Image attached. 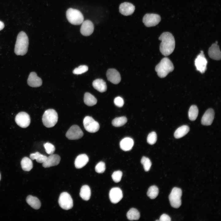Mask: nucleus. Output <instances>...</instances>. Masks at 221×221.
Instances as JSON below:
<instances>
[{
	"label": "nucleus",
	"mask_w": 221,
	"mask_h": 221,
	"mask_svg": "<svg viewBox=\"0 0 221 221\" xmlns=\"http://www.w3.org/2000/svg\"><path fill=\"white\" fill-rule=\"evenodd\" d=\"M161 42L160 45V50L161 54L165 56L171 54L173 51L175 45L174 38L169 32L162 33L159 37Z\"/></svg>",
	"instance_id": "nucleus-1"
},
{
	"label": "nucleus",
	"mask_w": 221,
	"mask_h": 221,
	"mask_svg": "<svg viewBox=\"0 0 221 221\" xmlns=\"http://www.w3.org/2000/svg\"><path fill=\"white\" fill-rule=\"evenodd\" d=\"M29 39L25 33L20 32L18 34L15 46L14 52L17 55L23 56L27 52Z\"/></svg>",
	"instance_id": "nucleus-2"
},
{
	"label": "nucleus",
	"mask_w": 221,
	"mask_h": 221,
	"mask_svg": "<svg viewBox=\"0 0 221 221\" xmlns=\"http://www.w3.org/2000/svg\"><path fill=\"white\" fill-rule=\"evenodd\" d=\"M174 69L173 63L169 58L166 57L162 59L155 68V71L158 76L161 78L165 77Z\"/></svg>",
	"instance_id": "nucleus-3"
},
{
	"label": "nucleus",
	"mask_w": 221,
	"mask_h": 221,
	"mask_svg": "<svg viewBox=\"0 0 221 221\" xmlns=\"http://www.w3.org/2000/svg\"><path fill=\"white\" fill-rule=\"evenodd\" d=\"M58 120L57 113L54 109H52L46 110L42 117L43 124L47 128L54 126L57 123Z\"/></svg>",
	"instance_id": "nucleus-4"
},
{
	"label": "nucleus",
	"mask_w": 221,
	"mask_h": 221,
	"mask_svg": "<svg viewBox=\"0 0 221 221\" xmlns=\"http://www.w3.org/2000/svg\"><path fill=\"white\" fill-rule=\"evenodd\" d=\"M66 17L68 21L71 24L78 25L83 21V16L79 10L70 8L66 12Z\"/></svg>",
	"instance_id": "nucleus-5"
},
{
	"label": "nucleus",
	"mask_w": 221,
	"mask_h": 221,
	"mask_svg": "<svg viewBox=\"0 0 221 221\" xmlns=\"http://www.w3.org/2000/svg\"><path fill=\"white\" fill-rule=\"evenodd\" d=\"M182 195V191L180 188L177 187L173 188L169 196V200L172 207L178 208L181 206Z\"/></svg>",
	"instance_id": "nucleus-6"
},
{
	"label": "nucleus",
	"mask_w": 221,
	"mask_h": 221,
	"mask_svg": "<svg viewBox=\"0 0 221 221\" xmlns=\"http://www.w3.org/2000/svg\"><path fill=\"white\" fill-rule=\"evenodd\" d=\"M58 203L63 209L68 210L73 206V201L70 195L67 192L62 193L59 196Z\"/></svg>",
	"instance_id": "nucleus-7"
},
{
	"label": "nucleus",
	"mask_w": 221,
	"mask_h": 221,
	"mask_svg": "<svg viewBox=\"0 0 221 221\" xmlns=\"http://www.w3.org/2000/svg\"><path fill=\"white\" fill-rule=\"evenodd\" d=\"M83 123L85 129L89 132L95 133L99 129L100 126L99 123L91 117H85L83 120Z\"/></svg>",
	"instance_id": "nucleus-8"
},
{
	"label": "nucleus",
	"mask_w": 221,
	"mask_h": 221,
	"mask_svg": "<svg viewBox=\"0 0 221 221\" xmlns=\"http://www.w3.org/2000/svg\"><path fill=\"white\" fill-rule=\"evenodd\" d=\"M161 21L160 16L157 14H147L143 17V22L145 26L150 27L155 26Z\"/></svg>",
	"instance_id": "nucleus-9"
},
{
	"label": "nucleus",
	"mask_w": 221,
	"mask_h": 221,
	"mask_svg": "<svg viewBox=\"0 0 221 221\" xmlns=\"http://www.w3.org/2000/svg\"><path fill=\"white\" fill-rule=\"evenodd\" d=\"M83 133L80 128L77 125L72 126L66 134V137L69 140H74L81 138Z\"/></svg>",
	"instance_id": "nucleus-10"
},
{
	"label": "nucleus",
	"mask_w": 221,
	"mask_h": 221,
	"mask_svg": "<svg viewBox=\"0 0 221 221\" xmlns=\"http://www.w3.org/2000/svg\"><path fill=\"white\" fill-rule=\"evenodd\" d=\"M15 119L17 124L23 128L27 127L29 125L30 122L29 115L25 112L19 113L16 115Z\"/></svg>",
	"instance_id": "nucleus-11"
},
{
	"label": "nucleus",
	"mask_w": 221,
	"mask_h": 221,
	"mask_svg": "<svg viewBox=\"0 0 221 221\" xmlns=\"http://www.w3.org/2000/svg\"><path fill=\"white\" fill-rule=\"evenodd\" d=\"M207 63L203 52L201 51V53L197 56L195 60V64L197 70L201 73H204L207 69Z\"/></svg>",
	"instance_id": "nucleus-12"
},
{
	"label": "nucleus",
	"mask_w": 221,
	"mask_h": 221,
	"mask_svg": "<svg viewBox=\"0 0 221 221\" xmlns=\"http://www.w3.org/2000/svg\"><path fill=\"white\" fill-rule=\"evenodd\" d=\"M80 30L81 34L86 36L91 35L94 30L93 23L91 21L87 20L83 21Z\"/></svg>",
	"instance_id": "nucleus-13"
},
{
	"label": "nucleus",
	"mask_w": 221,
	"mask_h": 221,
	"mask_svg": "<svg viewBox=\"0 0 221 221\" xmlns=\"http://www.w3.org/2000/svg\"><path fill=\"white\" fill-rule=\"evenodd\" d=\"M109 196L110 201L113 204H116L122 198V191L119 188H113L110 191Z\"/></svg>",
	"instance_id": "nucleus-14"
},
{
	"label": "nucleus",
	"mask_w": 221,
	"mask_h": 221,
	"mask_svg": "<svg viewBox=\"0 0 221 221\" xmlns=\"http://www.w3.org/2000/svg\"><path fill=\"white\" fill-rule=\"evenodd\" d=\"M107 80L114 84H118L121 81V77L119 73L115 69H108L106 72Z\"/></svg>",
	"instance_id": "nucleus-15"
},
{
	"label": "nucleus",
	"mask_w": 221,
	"mask_h": 221,
	"mask_svg": "<svg viewBox=\"0 0 221 221\" xmlns=\"http://www.w3.org/2000/svg\"><path fill=\"white\" fill-rule=\"evenodd\" d=\"M60 160V157L56 154H52L47 158L45 161L42 163V165L44 168H48L57 165Z\"/></svg>",
	"instance_id": "nucleus-16"
},
{
	"label": "nucleus",
	"mask_w": 221,
	"mask_h": 221,
	"mask_svg": "<svg viewBox=\"0 0 221 221\" xmlns=\"http://www.w3.org/2000/svg\"><path fill=\"white\" fill-rule=\"evenodd\" d=\"M135 9V6L132 3L128 2H124L121 3L119 6L120 13L125 16L132 14Z\"/></svg>",
	"instance_id": "nucleus-17"
},
{
	"label": "nucleus",
	"mask_w": 221,
	"mask_h": 221,
	"mask_svg": "<svg viewBox=\"0 0 221 221\" xmlns=\"http://www.w3.org/2000/svg\"><path fill=\"white\" fill-rule=\"evenodd\" d=\"M27 81L28 85L32 87H39L42 84V79L34 72L30 73Z\"/></svg>",
	"instance_id": "nucleus-18"
},
{
	"label": "nucleus",
	"mask_w": 221,
	"mask_h": 221,
	"mask_svg": "<svg viewBox=\"0 0 221 221\" xmlns=\"http://www.w3.org/2000/svg\"><path fill=\"white\" fill-rule=\"evenodd\" d=\"M208 53L209 57L213 60H218L221 59V51L217 44L211 45L209 48Z\"/></svg>",
	"instance_id": "nucleus-19"
},
{
	"label": "nucleus",
	"mask_w": 221,
	"mask_h": 221,
	"mask_svg": "<svg viewBox=\"0 0 221 221\" xmlns=\"http://www.w3.org/2000/svg\"><path fill=\"white\" fill-rule=\"evenodd\" d=\"M214 114V111L212 109H207L202 117L201 121L202 124L206 126L211 125L213 120Z\"/></svg>",
	"instance_id": "nucleus-20"
},
{
	"label": "nucleus",
	"mask_w": 221,
	"mask_h": 221,
	"mask_svg": "<svg viewBox=\"0 0 221 221\" xmlns=\"http://www.w3.org/2000/svg\"><path fill=\"white\" fill-rule=\"evenodd\" d=\"M89 161L87 156L85 154H81L77 157L75 161V165L77 169H80L85 166Z\"/></svg>",
	"instance_id": "nucleus-21"
},
{
	"label": "nucleus",
	"mask_w": 221,
	"mask_h": 221,
	"mask_svg": "<svg viewBox=\"0 0 221 221\" xmlns=\"http://www.w3.org/2000/svg\"><path fill=\"white\" fill-rule=\"evenodd\" d=\"M134 144L133 140L129 137L125 138L122 139L120 142L121 149L124 151L130 150L132 148Z\"/></svg>",
	"instance_id": "nucleus-22"
},
{
	"label": "nucleus",
	"mask_w": 221,
	"mask_h": 221,
	"mask_svg": "<svg viewBox=\"0 0 221 221\" xmlns=\"http://www.w3.org/2000/svg\"><path fill=\"white\" fill-rule=\"evenodd\" d=\"M92 85L95 89L101 93L106 91L107 89L106 83L102 79L95 80L92 83Z\"/></svg>",
	"instance_id": "nucleus-23"
},
{
	"label": "nucleus",
	"mask_w": 221,
	"mask_h": 221,
	"mask_svg": "<svg viewBox=\"0 0 221 221\" xmlns=\"http://www.w3.org/2000/svg\"><path fill=\"white\" fill-rule=\"evenodd\" d=\"M27 203L33 208L38 209L41 206V203L37 197L29 195L26 198Z\"/></svg>",
	"instance_id": "nucleus-24"
},
{
	"label": "nucleus",
	"mask_w": 221,
	"mask_h": 221,
	"mask_svg": "<svg viewBox=\"0 0 221 221\" xmlns=\"http://www.w3.org/2000/svg\"><path fill=\"white\" fill-rule=\"evenodd\" d=\"M189 131V128L188 126H182L176 130L174 133V136L176 138H180L186 134Z\"/></svg>",
	"instance_id": "nucleus-25"
},
{
	"label": "nucleus",
	"mask_w": 221,
	"mask_h": 221,
	"mask_svg": "<svg viewBox=\"0 0 221 221\" xmlns=\"http://www.w3.org/2000/svg\"><path fill=\"white\" fill-rule=\"evenodd\" d=\"M79 195L83 200L86 201L89 200L91 196V191L89 187L86 185L83 186L80 189Z\"/></svg>",
	"instance_id": "nucleus-26"
},
{
	"label": "nucleus",
	"mask_w": 221,
	"mask_h": 221,
	"mask_svg": "<svg viewBox=\"0 0 221 221\" xmlns=\"http://www.w3.org/2000/svg\"><path fill=\"white\" fill-rule=\"evenodd\" d=\"M84 102L85 104L88 106H92L96 104L97 100L95 97L89 92L85 93Z\"/></svg>",
	"instance_id": "nucleus-27"
},
{
	"label": "nucleus",
	"mask_w": 221,
	"mask_h": 221,
	"mask_svg": "<svg viewBox=\"0 0 221 221\" xmlns=\"http://www.w3.org/2000/svg\"><path fill=\"white\" fill-rule=\"evenodd\" d=\"M21 168L26 171H30L33 168V164L31 159L27 157H23L21 162Z\"/></svg>",
	"instance_id": "nucleus-28"
},
{
	"label": "nucleus",
	"mask_w": 221,
	"mask_h": 221,
	"mask_svg": "<svg viewBox=\"0 0 221 221\" xmlns=\"http://www.w3.org/2000/svg\"><path fill=\"white\" fill-rule=\"evenodd\" d=\"M126 216L129 220H138L140 218V214L137 209L133 208L130 209L128 211Z\"/></svg>",
	"instance_id": "nucleus-29"
},
{
	"label": "nucleus",
	"mask_w": 221,
	"mask_h": 221,
	"mask_svg": "<svg viewBox=\"0 0 221 221\" xmlns=\"http://www.w3.org/2000/svg\"><path fill=\"white\" fill-rule=\"evenodd\" d=\"M30 157L31 160H36L38 163H43L46 160L47 157L37 152L31 154L30 155Z\"/></svg>",
	"instance_id": "nucleus-30"
},
{
	"label": "nucleus",
	"mask_w": 221,
	"mask_h": 221,
	"mask_svg": "<svg viewBox=\"0 0 221 221\" xmlns=\"http://www.w3.org/2000/svg\"><path fill=\"white\" fill-rule=\"evenodd\" d=\"M198 109L197 106L195 105L191 106L188 111V117L189 119L192 121L195 120L198 115Z\"/></svg>",
	"instance_id": "nucleus-31"
},
{
	"label": "nucleus",
	"mask_w": 221,
	"mask_h": 221,
	"mask_svg": "<svg viewBox=\"0 0 221 221\" xmlns=\"http://www.w3.org/2000/svg\"><path fill=\"white\" fill-rule=\"evenodd\" d=\"M127 122V118L124 116L117 117L112 122V125L115 127H120L125 124Z\"/></svg>",
	"instance_id": "nucleus-32"
},
{
	"label": "nucleus",
	"mask_w": 221,
	"mask_h": 221,
	"mask_svg": "<svg viewBox=\"0 0 221 221\" xmlns=\"http://www.w3.org/2000/svg\"><path fill=\"white\" fill-rule=\"evenodd\" d=\"M159 190L157 187L155 185L150 186L148 189L147 195L151 199L155 198L158 196Z\"/></svg>",
	"instance_id": "nucleus-33"
},
{
	"label": "nucleus",
	"mask_w": 221,
	"mask_h": 221,
	"mask_svg": "<svg viewBox=\"0 0 221 221\" xmlns=\"http://www.w3.org/2000/svg\"><path fill=\"white\" fill-rule=\"evenodd\" d=\"M141 162L143 166L145 171H148L150 169L152 163L150 159L145 157H143L141 160Z\"/></svg>",
	"instance_id": "nucleus-34"
},
{
	"label": "nucleus",
	"mask_w": 221,
	"mask_h": 221,
	"mask_svg": "<svg viewBox=\"0 0 221 221\" xmlns=\"http://www.w3.org/2000/svg\"><path fill=\"white\" fill-rule=\"evenodd\" d=\"M147 142L149 144L151 145L154 144L157 140L156 133L154 131L149 133L147 136Z\"/></svg>",
	"instance_id": "nucleus-35"
},
{
	"label": "nucleus",
	"mask_w": 221,
	"mask_h": 221,
	"mask_svg": "<svg viewBox=\"0 0 221 221\" xmlns=\"http://www.w3.org/2000/svg\"><path fill=\"white\" fill-rule=\"evenodd\" d=\"M44 146L46 153L48 154H53L54 152L55 148L54 146L51 143L46 142L44 144Z\"/></svg>",
	"instance_id": "nucleus-36"
},
{
	"label": "nucleus",
	"mask_w": 221,
	"mask_h": 221,
	"mask_svg": "<svg viewBox=\"0 0 221 221\" xmlns=\"http://www.w3.org/2000/svg\"><path fill=\"white\" fill-rule=\"evenodd\" d=\"M88 70V67L85 65H81L75 68L73 71L75 74H81L86 72Z\"/></svg>",
	"instance_id": "nucleus-37"
},
{
	"label": "nucleus",
	"mask_w": 221,
	"mask_h": 221,
	"mask_svg": "<svg viewBox=\"0 0 221 221\" xmlns=\"http://www.w3.org/2000/svg\"><path fill=\"white\" fill-rule=\"evenodd\" d=\"M122 175V172L119 170L114 171L112 175L111 176L113 181L115 183L120 181Z\"/></svg>",
	"instance_id": "nucleus-38"
},
{
	"label": "nucleus",
	"mask_w": 221,
	"mask_h": 221,
	"mask_svg": "<svg viewBox=\"0 0 221 221\" xmlns=\"http://www.w3.org/2000/svg\"><path fill=\"white\" fill-rule=\"evenodd\" d=\"M106 167L105 163L103 161L99 162L95 167V171L98 173H102L105 170Z\"/></svg>",
	"instance_id": "nucleus-39"
},
{
	"label": "nucleus",
	"mask_w": 221,
	"mask_h": 221,
	"mask_svg": "<svg viewBox=\"0 0 221 221\" xmlns=\"http://www.w3.org/2000/svg\"><path fill=\"white\" fill-rule=\"evenodd\" d=\"M114 102L115 105L119 107H122L124 104L123 99L119 96L116 97L114 99Z\"/></svg>",
	"instance_id": "nucleus-40"
},
{
	"label": "nucleus",
	"mask_w": 221,
	"mask_h": 221,
	"mask_svg": "<svg viewBox=\"0 0 221 221\" xmlns=\"http://www.w3.org/2000/svg\"><path fill=\"white\" fill-rule=\"evenodd\" d=\"M159 220L160 221H170V217L167 215L164 214L160 217Z\"/></svg>",
	"instance_id": "nucleus-41"
},
{
	"label": "nucleus",
	"mask_w": 221,
	"mask_h": 221,
	"mask_svg": "<svg viewBox=\"0 0 221 221\" xmlns=\"http://www.w3.org/2000/svg\"><path fill=\"white\" fill-rule=\"evenodd\" d=\"M4 27V23L0 21V31Z\"/></svg>",
	"instance_id": "nucleus-42"
},
{
	"label": "nucleus",
	"mask_w": 221,
	"mask_h": 221,
	"mask_svg": "<svg viewBox=\"0 0 221 221\" xmlns=\"http://www.w3.org/2000/svg\"><path fill=\"white\" fill-rule=\"evenodd\" d=\"M1 174H0V180H1Z\"/></svg>",
	"instance_id": "nucleus-43"
},
{
	"label": "nucleus",
	"mask_w": 221,
	"mask_h": 221,
	"mask_svg": "<svg viewBox=\"0 0 221 221\" xmlns=\"http://www.w3.org/2000/svg\"><path fill=\"white\" fill-rule=\"evenodd\" d=\"M156 221H160V220H156Z\"/></svg>",
	"instance_id": "nucleus-44"
}]
</instances>
